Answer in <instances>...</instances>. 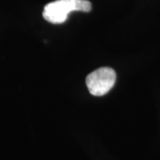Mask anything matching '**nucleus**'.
<instances>
[{"mask_svg": "<svg viewBox=\"0 0 160 160\" xmlns=\"http://www.w3.org/2000/svg\"><path fill=\"white\" fill-rule=\"evenodd\" d=\"M91 10L92 4L88 0H56L45 6L43 17L47 22L56 24L64 22L71 12H88Z\"/></svg>", "mask_w": 160, "mask_h": 160, "instance_id": "obj_1", "label": "nucleus"}, {"mask_svg": "<svg viewBox=\"0 0 160 160\" xmlns=\"http://www.w3.org/2000/svg\"><path fill=\"white\" fill-rule=\"evenodd\" d=\"M116 72L109 67H102L91 72L86 77V83L89 92L94 96H102L114 86Z\"/></svg>", "mask_w": 160, "mask_h": 160, "instance_id": "obj_2", "label": "nucleus"}]
</instances>
